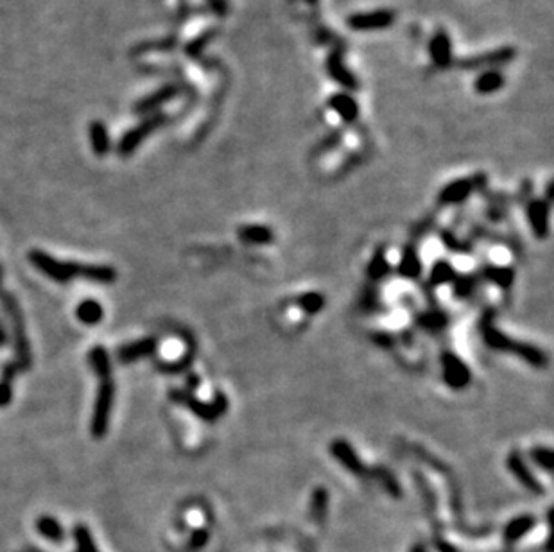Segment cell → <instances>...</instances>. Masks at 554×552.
I'll list each match as a JSON object with an SVG mask.
<instances>
[{
	"label": "cell",
	"instance_id": "8fae6325",
	"mask_svg": "<svg viewBox=\"0 0 554 552\" xmlns=\"http://www.w3.org/2000/svg\"><path fill=\"white\" fill-rule=\"evenodd\" d=\"M156 348V341L154 339H140V341L129 342L126 347L120 348L117 351V359L120 360L122 364L133 362V360L142 359L145 355H151Z\"/></svg>",
	"mask_w": 554,
	"mask_h": 552
},
{
	"label": "cell",
	"instance_id": "7a4b0ae2",
	"mask_svg": "<svg viewBox=\"0 0 554 552\" xmlns=\"http://www.w3.org/2000/svg\"><path fill=\"white\" fill-rule=\"evenodd\" d=\"M0 303L4 307L6 314L9 315L11 326H13V339H15V355L17 360L15 364L18 369L27 371L31 368L33 357H31V347H29V339L26 333V323H24V314L22 309L18 305L17 298L8 291L2 289V268H0Z\"/></svg>",
	"mask_w": 554,
	"mask_h": 552
},
{
	"label": "cell",
	"instance_id": "6da1fadb",
	"mask_svg": "<svg viewBox=\"0 0 554 552\" xmlns=\"http://www.w3.org/2000/svg\"><path fill=\"white\" fill-rule=\"evenodd\" d=\"M29 262L57 284H68L74 278H83V280H89L92 284L102 285H110L117 280V271L111 266L63 262V260L54 259L41 250H33L29 253Z\"/></svg>",
	"mask_w": 554,
	"mask_h": 552
},
{
	"label": "cell",
	"instance_id": "ac0fdd59",
	"mask_svg": "<svg viewBox=\"0 0 554 552\" xmlns=\"http://www.w3.org/2000/svg\"><path fill=\"white\" fill-rule=\"evenodd\" d=\"M176 93H178V88L169 84V86L162 88L160 92L154 93V95L147 97V99L144 101V104H142V110H153V108H158V106L163 104V102L171 101L172 97L176 95Z\"/></svg>",
	"mask_w": 554,
	"mask_h": 552
},
{
	"label": "cell",
	"instance_id": "3957f363",
	"mask_svg": "<svg viewBox=\"0 0 554 552\" xmlns=\"http://www.w3.org/2000/svg\"><path fill=\"white\" fill-rule=\"evenodd\" d=\"M99 387H97L95 403H93V414L92 423H90V432L93 439L104 438L110 427L111 407H113L115 400V384L113 378L106 377L99 378Z\"/></svg>",
	"mask_w": 554,
	"mask_h": 552
},
{
	"label": "cell",
	"instance_id": "30bf717a",
	"mask_svg": "<svg viewBox=\"0 0 554 552\" xmlns=\"http://www.w3.org/2000/svg\"><path fill=\"white\" fill-rule=\"evenodd\" d=\"M163 118H165L163 115H154L153 118H147L144 124H140L137 129H133V131L120 142V153L122 154L131 153V151L144 140L145 136L149 135L151 131H154V129L163 122Z\"/></svg>",
	"mask_w": 554,
	"mask_h": 552
},
{
	"label": "cell",
	"instance_id": "52a82bcc",
	"mask_svg": "<svg viewBox=\"0 0 554 552\" xmlns=\"http://www.w3.org/2000/svg\"><path fill=\"white\" fill-rule=\"evenodd\" d=\"M429 56L431 62L436 68L440 71H447L456 63L454 59V48H452V39H450L449 33L445 29H438L432 35L431 42H429Z\"/></svg>",
	"mask_w": 554,
	"mask_h": 552
},
{
	"label": "cell",
	"instance_id": "9c48e42d",
	"mask_svg": "<svg viewBox=\"0 0 554 552\" xmlns=\"http://www.w3.org/2000/svg\"><path fill=\"white\" fill-rule=\"evenodd\" d=\"M506 84V75L501 68H488V71H481L479 75L474 81V90L479 95H492L499 92L502 86Z\"/></svg>",
	"mask_w": 554,
	"mask_h": 552
},
{
	"label": "cell",
	"instance_id": "d6986e66",
	"mask_svg": "<svg viewBox=\"0 0 554 552\" xmlns=\"http://www.w3.org/2000/svg\"><path fill=\"white\" fill-rule=\"evenodd\" d=\"M533 526V518H520V520H515L510 527L506 529V540L508 542H515L519 540L524 533H528Z\"/></svg>",
	"mask_w": 554,
	"mask_h": 552
},
{
	"label": "cell",
	"instance_id": "9a60e30c",
	"mask_svg": "<svg viewBox=\"0 0 554 552\" xmlns=\"http://www.w3.org/2000/svg\"><path fill=\"white\" fill-rule=\"evenodd\" d=\"M89 360L97 377L99 378L111 377L110 355H108V351L104 350V347H93L89 353Z\"/></svg>",
	"mask_w": 554,
	"mask_h": 552
},
{
	"label": "cell",
	"instance_id": "5b68a950",
	"mask_svg": "<svg viewBox=\"0 0 554 552\" xmlns=\"http://www.w3.org/2000/svg\"><path fill=\"white\" fill-rule=\"evenodd\" d=\"M325 68L326 74L330 75V79L334 81L335 84L343 88V92H356L359 88V79L357 75L353 74L348 65L344 63V50L343 48H334L330 50V54L326 56L325 62Z\"/></svg>",
	"mask_w": 554,
	"mask_h": 552
},
{
	"label": "cell",
	"instance_id": "7c38bea8",
	"mask_svg": "<svg viewBox=\"0 0 554 552\" xmlns=\"http://www.w3.org/2000/svg\"><path fill=\"white\" fill-rule=\"evenodd\" d=\"M18 366L15 362H6L2 368V378H0V407H6L13 400V380L17 375Z\"/></svg>",
	"mask_w": 554,
	"mask_h": 552
},
{
	"label": "cell",
	"instance_id": "ba28073f",
	"mask_svg": "<svg viewBox=\"0 0 554 552\" xmlns=\"http://www.w3.org/2000/svg\"><path fill=\"white\" fill-rule=\"evenodd\" d=\"M329 108L338 115L344 124H353L361 115L359 102L350 92H335L329 97Z\"/></svg>",
	"mask_w": 554,
	"mask_h": 552
},
{
	"label": "cell",
	"instance_id": "603a6c76",
	"mask_svg": "<svg viewBox=\"0 0 554 552\" xmlns=\"http://www.w3.org/2000/svg\"><path fill=\"white\" fill-rule=\"evenodd\" d=\"M307 2H308V4H316L317 0H307Z\"/></svg>",
	"mask_w": 554,
	"mask_h": 552
},
{
	"label": "cell",
	"instance_id": "44dd1931",
	"mask_svg": "<svg viewBox=\"0 0 554 552\" xmlns=\"http://www.w3.org/2000/svg\"><path fill=\"white\" fill-rule=\"evenodd\" d=\"M205 542H207V533H205V531H198V533H194L192 542H190V547L199 549L203 544H205Z\"/></svg>",
	"mask_w": 554,
	"mask_h": 552
},
{
	"label": "cell",
	"instance_id": "2e32d148",
	"mask_svg": "<svg viewBox=\"0 0 554 552\" xmlns=\"http://www.w3.org/2000/svg\"><path fill=\"white\" fill-rule=\"evenodd\" d=\"M470 192H472V181L470 180L452 181V183L447 185L443 192H441V201H445V203L463 201L465 197L470 196Z\"/></svg>",
	"mask_w": 554,
	"mask_h": 552
},
{
	"label": "cell",
	"instance_id": "7402d4cb",
	"mask_svg": "<svg viewBox=\"0 0 554 552\" xmlns=\"http://www.w3.org/2000/svg\"><path fill=\"white\" fill-rule=\"evenodd\" d=\"M8 332H6L4 324H2V321H0V347H4L6 342H8Z\"/></svg>",
	"mask_w": 554,
	"mask_h": 552
},
{
	"label": "cell",
	"instance_id": "4fadbf2b",
	"mask_svg": "<svg viewBox=\"0 0 554 552\" xmlns=\"http://www.w3.org/2000/svg\"><path fill=\"white\" fill-rule=\"evenodd\" d=\"M36 531H38L45 540L54 542V544H59V542L65 540V531H63V527L59 526V522L53 517H47V515H44V517H40L36 520Z\"/></svg>",
	"mask_w": 554,
	"mask_h": 552
},
{
	"label": "cell",
	"instance_id": "cb8c5ba5",
	"mask_svg": "<svg viewBox=\"0 0 554 552\" xmlns=\"http://www.w3.org/2000/svg\"><path fill=\"white\" fill-rule=\"evenodd\" d=\"M413 552H423V551H422V549H420V547H416Z\"/></svg>",
	"mask_w": 554,
	"mask_h": 552
},
{
	"label": "cell",
	"instance_id": "ffe728a7",
	"mask_svg": "<svg viewBox=\"0 0 554 552\" xmlns=\"http://www.w3.org/2000/svg\"><path fill=\"white\" fill-rule=\"evenodd\" d=\"M92 145L97 154H104L108 151V135H106L104 127L101 124L92 126Z\"/></svg>",
	"mask_w": 554,
	"mask_h": 552
},
{
	"label": "cell",
	"instance_id": "5bb4252c",
	"mask_svg": "<svg viewBox=\"0 0 554 552\" xmlns=\"http://www.w3.org/2000/svg\"><path fill=\"white\" fill-rule=\"evenodd\" d=\"M75 315H77V320H80L81 323L93 326V324L101 323L104 311H102L101 303L97 302V300H84V302H81L80 305H77Z\"/></svg>",
	"mask_w": 554,
	"mask_h": 552
},
{
	"label": "cell",
	"instance_id": "8992f818",
	"mask_svg": "<svg viewBox=\"0 0 554 552\" xmlns=\"http://www.w3.org/2000/svg\"><path fill=\"white\" fill-rule=\"evenodd\" d=\"M517 56L515 47H501L488 53L475 54V56L465 57L458 63L459 68L465 71H488V68H501L502 65L510 63Z\"/></svg>",
	"mask_w": 554,
	"mask_h": 552
},
{
	"label": "cell",
	"instance_id": "277c9868",
	"mask_svg": "<svg viewBox=\"0 0 554 552\" xmlns=\"http://www.w3.org/2000/svg\"><path fill=\"white\" fill-rule=\"evenodd\" d=\"M395 24V11L393 9H373V11H361L347 18V26L357 33L384 31Z\"/></svg>",
	"mask_w": 554,
	"mask_h": 552
},
{
	"label": "cell",
	"instance_id": "e0dca14e",
	"mask_svg": "<svg viewBox=\"0 0 554 552\" xmlns=\"http://www.w3.org/2000/svg\"><path fill=\"white\" fill-rule=\"evenodd\" d=\"M74 540H75V547H77V552H99L97 551L95 544H93V538H92V535H90L89 527L75 526L74 527Z\"/></svg>",
	"mask_w": 554,
	"mask_h": 552
}]
</instances>
